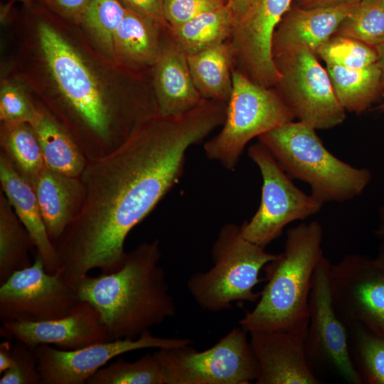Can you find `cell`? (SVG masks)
I'll use <instances>...</instances> for the list:
<instances>
[{
  "label": "cell",
  "instance_id": "39",
  "mask_svg": "<svg viewBox=\"0 0 384 384\" xmlns=\"http://www.w3.org/2000/svg\"><path fill=\"white\" fill-rule=\"evenodd\" d=\"M252 0H228L227 5L233 14L234 26L240 23L247 15Z\"/></svg>",
  "mask_w": 384,
  "mask_h": 384
},
{
  "label": "cell",
  "instance_id": "9",
  "mask_svg": "<svg viewBox=\"0 0 384 384\" xmlns=\"http://www.w3.org/2000/svg\"><path fill=\"white\" fill-rule=\"evenodd\" d=\"M316 53L293 46L273 55L281 75L274 87L294 118L316 129H329L346 119L326 69Z\"/></svg>",
  "mask_w": 384,
  "mask_h": 384
},
{
  "label": "cell",
  "instance_id": "35",
  "mask_svg": "<svg viewBox=\"0 0 384 384\" xmlns=\"http://www.w3.org/2000/svg\"><path fill=\"white\" fill-rule=\"evenodd\" d=\"M37 107L24 90L13 82H4L0 91V119L5 122H23L30 124Z\"/></svg>",
  "mask_w": 384,
  "mask_h": 384
},
{
  "label": "cell",
  "instance_id": "14",
  "mask_svg": "<svg viewBox=\"0 0 384 384\" xmlns=\"http://www.w3.org/2000/svg\"><path fill=\"white\" fill-rule=\"evenodd\" d=\"M182 338H162L148 331L136 339H117L66 351L41 344L35 348L41 384H84L111 359L144 348H166L191 344Z\"/></svg>",
  "mask_w": 384,
  "mask_h": 384
},
{
  "label": "cell",
  "instance_id": "31",
  "mask_svg": "<svg viewBox=\"0 0 384 384\" xmlns=\"http://www.w3.org/2000/svg\"><path fill=\"white\" fill-rule=\"evenodd\" d=\"M334 36L352 38L375 48L384 43V0H361Z\"/></svg>",
  "mask_w": 384,
  "mask_h": 384
},
{
  "label": "cell",
  "instance_id": "12",
  "mask_svg": "<svg viewBox=\"0 0 384 384\" xmlns=\"http://www.w3.org/2000/svg\"><path fill=\"white\" fill-rule=\"evenodd\" d=\"M331 265V262L323 256L314 273L309 299L307 358L311 367L312 363L325 364L347 383L361 384V378L350 353L347 328L333 303Z\"/></svg>",
  "mask_w": 384,
  "mask_h": 384
},
{
  "label": "cell",
  "instance_id": "27",
  "mask_svg": "<svg viewBox=\"0 0 384 384\" xmlns=\"http://www.w3.org/2000/svg\"><path fill=\"white\" fill-rule=\"evenodd\" d=\"M35 245L4 193L0 192V284L32 262Z\"/></svg>",
  "mask_w": 384,
  "mask_h": 384
},
{
  "label": "cell",
  "instance_id": "41",
  "mask_svg": "<svg viewBox=\"0 0 384 384\" xmlns=\"http://www.w3.org/2000/svg\"><path fill=\"white\" fill-rule=\"evenodd\" d=\"M13 361L12 346L9 341L0 343V373H4Z\"/></svg>",
  "mask_w": 384,
  "mask_h": 384
},
{
  "label": "cell",
  "instance_id": "43",
  "mask_svg": "<svg viewBox=\"0 0 384 384\" xmlns=\"http://www.w3.org/2000/svg\"><path fill=\"white\" fill-rule=\"evenodd\" d=\"M378 236L384 240V204L379 209V225L377 229Z\"/></svg>",
  "mask_w": 384,
  "mask_h": 384
},
{
  "label": "cell",
  "instance_id": "44",
  "mask_svg": "<svg viewBox=\"0 0 384 384\" xmlns=\"http://www.w3.org/2000/svg\"><path fill=\"white\" fill-rule=\"evenodd\" d=\"M376 260L384 268V242L381 245L380 247L378 255Z\"/></svg>",
  "mask_w": 384,
  "mask_h": 384
},
{
  "label": "cell",
  "instance_id": "45",
  "mask_svg": "<svg viewBox=\"0 0 384 384\" xmlns=\"http://www.w3.org/2000/svg\"><path fill=\"white\" fill-rule=\"evenodd\" d=\"M36 0H11L10 3L8 4V7H9L11 5H12L16 1H20L21 3H23L27 6H30L33 2H34Z\"/></svg>",
  "mask_w": 384,
  "mask_h": 384
},
{
  "label": "cell",
  "instance_id": "46",
  "mask_svg": "<svg viewBox=\"0 0 384 384\" xmlns=\"http://www.w3.org/2000/svg\"><path fill=\"white\" fill-rule=\"evenodd\" d=\"M383 95V97H384V90H383V95ZM382 108L384 109V104L383 105Z\"/></svg>",
  "mask_w": 384,
  "mask_h": 384
},
{
  "label": "cell",
  "instance_id": "8",
  "mask_svg": "<svg viewBox=\"0 0 384 384\" xmlns=\"http://www.w3.org/2000/svg\"><path fill=\"white\" fill-rule=\"evenodd\" d=\"M247 332L234 327L209 348L199 351L191 344L157 348L154 353L166 384H249L258 366Z\"/></svg>",
  "mask_w": 384,
  "mask_h": 384
},
{
  "label": "cell",
  "instance_id": "10",
  "mask_svg": "<svg viewBox=\"0 0 384 384\" xmlns=\"http://www.w3.org/2000/svg\"><path fill=\"white\" fill-rule=\"evenodd\" d=\"M248 156L261 173L262 194L257 210L240 225L241 231L245 238L265 248L288 224L314 215L324 204L297 188L262 143L251 145Z\"/></svg>",
  "mask_w": 384,
  "mask_h": 384
},
{
  "label": "cell",
  "instance_id": "32",
  "mask_svg": "<svg viewBox=\"0 0 384 384\" xmlns=\"http://www.w3.org/2000/svg\"><path fill=\"white\" fill-rule=\"evenodd\" d=\"M88 384H166L161 367L154 354L134 362L119 358L101 368L88 378Z\"/></svg>",
  "mask_w": 384,
  "mask_h": 384
},
{
  "label": "cell",
  "instance_id": "7",
  "mask_svg": "<svg viewBox=\"0 0 384 384\" xmlns=\"http://www.w3.org/2000/svg\"><path fill=\"white\" fill-rule=\"evenodd\" d=\"M232 78L223 127L203 146L208 159L230 171L235 169L251 139L294 119L274 87L261 85L234 68Z\"/></svg>",
  "mask_w": 384,
  "mask_h": 384
},
{
  "label": "cell",
  "instance_id": "6",
  "mask_svg": "<svg viewBox=\"0 0 384 384\" xmlns=\"http://www.w3.org/2000/svg\"><path fill=\"white\" fill-rule=\"evenodd\" d=\"M211 256L213 266L193 274L186 287L202 309L217 312L230 309L233 302H257L260 292L254 289L261 282L260 272L278 254L245 238L241 226L227 223L220 228Z\"/></svg>",
  "mask_w": 384,
  "mask_h": 384
},
{
  "label": "cell",
  "instance_id": "37",
  "mask_svg": "<svg viewBox=\"0 0 384 384\" xmlns=\"http://www.w3.org/2000/svg\"><path fill=\"white\" fill-rule=\"evenodd\" d=\"M124 6L167 28L163 14L164 0H121Z\"/></svg>",
  "mask_w": 384,
  "mask_h": 384
},
{
  "label": "cell",
  "instance_id": "21",
  "mask_svg": "<svg viewBox=\"0 0 384 384\" xmlns=\"http://www.w3.org/2000/svg\"><path fill=\"white\" fill-rule=\"evenodd\" d=\"M0 183L1 191L28 232L36 252L43 258L46 272L55 273L60 267V260L54 243L48 236L35 192L1 151Z\"/></svg>",
  "mask_w": 384,
  "mask_h": 384
},
{
  "label": "cell",
  "instance_id": "3",
  "mask_svg": "<svg viewBox=\"0 0 384 384\" xmlns=\"http://www.w3.org/2000/svg\"><path fill=\"white\" fill-rule=\"evenodd\" d=\"M161 257L159 240L144 242L127 253L117 271L86 274L76 282L80 299L98 311L109 341L136 339L176 314Z\"/></svg>",
  "mask_w": 384,
  "mask_h": 384
},
{
  "label": "cell",
  "instance_id": "15",
  "mask_svg": "<svg viewBox=\"0 0 384 384\" xmlns=\"http://www.w3.org/2000/svg\"><path fill=\"white\" fill-rule=\"evenodd\" d=\"M294 0H252L245 17L229 39L233 68L252 81L274 87L281 78L272 55L274 32Z\"/></svg>",
  "mask_w": 384,
  "mask_h": 384
},
{
  "label": "cell",
  "instance_id": "23",
  "mask_svg": "<svg viewBox=\"0 0 384 384\" xmlns=\"http://www.w3.org/2000/svg\"><path fill=\"white\" fill-rule=\"evenodd\" d=\"M164 28L127 7L114 36V58L132 68L154 66L161 51L160 31Z\"/></svg>",
  "mask_w": 384,
  "mask_h": 384
},
{
  "label": "cell",
  "instance_id": "16",
  "mask_svg": "<svg viewBox=\"0 0 384 384\" xmlns=\"http://www.w3.org/2000/svg\"><path fill=\"white\" fill-rule=\"evenodd\" d=\"M309 318L286 329L253 331L250 343L257 361L256 384H319L306 349Z\"/></svg>",
  "mask_w": 384,
  "mask_h": 384
},
{
  "label": "cell",
  "instance_id": "28",
  "mask_svg": "<svg viewBox=\"0 0 384 384\" xmlns=\"http://www.w3.org/2000/svg\"><path fill=\"white\" fill-rule=\"evenodd\" d=\"M1 151L30 185L46 166L36 135L30 124L1 123Z\"/></svg>",
  "mask_w": 384,
  "mask_h": 384
},
{
  "label": "cell",
  "instance_id": "13",
  "mask_svg": "<svg viewBox=\"0 0 384 384\" xmlns=\"http://www.w3.org/2000/svg\"><path fill=\"white\" fill-rule=\"evenodd\" d=\"M337 314L346 326L361 325L384 334V268L375 260L348 254L330 269Z\"/></svg>",
  "mask_w": 384,
  "mask_h": 384
},
{
  "label": "cell",
  "instance_id": "11",
  "mask_svg": "<svg viewBox=\"0 0 384 384\" xmlns=\"http://www.w3.org/2000/svg\"><path fill=\"white\" fill-rule=\"evenodd\" d=\"M80 302L76 287L61 270L47 272L36 252L31 265L0 284V320L3 324L56 319L69 314Z\"/></svg>",
  "mask_w": 384,
  "mask_h": 384
},
{
  "label": "cell",
  "instance_id": "24",
  "mask_svg": "<svg viewBox=\"0 0 384 384\" xmlns=\"http://www.w3.org/2000/svg\"><path fill=\"white\" fill-rule=\"evenodd\" d=\"M186 55L193 83L201 97L228 103L233 90V69L229 41Z\"/></svg>",
  "mask_w": 384,
  "mask_h": 384
},
{
  "label": "cell",
  "instance_id": "33",
  "mask_svg": "<svg viewBox=\"0 0 384 384\" xmlns=\"http://www.w3.org/2000/svg\"><path fill=\"white\" fill-rule=\"evenodd\" d=\"M326 63L348 68H362L378 60L375 47L361 41L341 36H333L316 52Z\"/></svg>",
  "mask_w": 384,
  "mask_h": 384
},
{
  "label": "cell",
  "instance_id": "22",
  "mask_svg": "<svg viewBox=\"0 0 384 384\" xmlns=\"http://www.w3.org/2000/svg\"><path fill=\"white\" fill-rule=\"evenodd\" d=\"M30 125L38 139L46 166L64 175L80 177L87 159L67 128L47 110L38 107Z\"/></svg>",
  "mask_w": 384,
  "mask_h": 384
},
{
  "label": "cell",
  "instance_id": "42",
  "mask_svg": "<svg viewBox=\"0 0 384 384\" xmlns=\"http://www.w3.org/2000/svg\"><path fill=\"white\" fill-rule=\"evenodd\" d=\"M375 48L377 50L378 55V63L382 71V79H383V88H384V43L377 46Z\"/></svg>",
  "mask_w": 384,
  "mask_h": 384
},
{
  "label": "cell",
  "instance_id": "4",
  "mask_svg": "<svg viewBox=\"0 0 384 384\" xmlns=\"http://www.w3.org/2000/svg\"><path fill=\"white\" fill-rule=\"evenodd\" d=\"M319 223H302L287 232L284 250L263 268L267 284L254 309L239 321L246 332L292 328L309 318L315 269L324 256Z\"/></svg>",
  "mask_w": 384,
  "mask_h": 384
},
{
  "label": "cell",
  "instance_id": "19",
  "mask_svg": "<svg viewBox=\"0 0 384 384\" xmlns=\"http://www.w3.org/2000/svg\"><path fill=\"white\" fill-rule=\"evenodd\" d=\"M356 4L307 9L292 4L274 32L272 55L293 46H303L316 54Z\"/></svg>",
  "mask_w": 384,
  "mask_h": 384
},
{
  "label": "cell",
  "instance_id": "20",
  "mask_svg": "<svg viewBox=\"0 0 384 384\" xmlns=\"http://www.w3.org/2000/svg\"><path fill=\"white\" fill-rule=\"evenodd\" d=\"M31 186L54 243L81 211L85 198L84 184L80 177L64 175L45 166Z\"/></svg>",
  "mask_w": 384,
  "mask_h": 384
},
{
  "label": "cell",
  "instance_id": "29",
  "mask_svg": "<svg viewBox=\"0 0 384 384\" xmlns=\"http://www.w3.org/2000/svg\"><path fill=\"white\" fill-rule=\"evenodd\" d=\"M346 328L351 359L361 383L384 384V334L361 325Z\"/></svg>",
  "mask_w": 384,
  "mask_h": 384
},
{
  "label": "cell",
  "instance_id": "36",
  "mask_svg": "<svg viewBox=\"0 0 384 384\" xmlns=\"http://www.w3.org/2000/svg\"><path fill=\"white\" fill-rule=\"evenodd\" d=\"M228 0H164L163 14L169 26L182 24L203 13L225 6Z\"/></svg>",
  "mask_w": 384,
  "mask_h": 384
},
{
  "label": "cell",
  "instance_id": "18",
  "mask_svg": "<svg viewBox=\"0 0 384 384\" xmlns=\"http://www.w3.org/2000/svg\"><path fill=\"white\" fill-rule=\"evenodd\" d=\"M154 99L162 116L183 113L204 99L196 89L187 55L166 30L161 51L154 65Z\"/></svg>",
  "mask_w": 384,
  "mask_h": 384
},
{
  "label": "cell",
  "instance_id": "26",
  "mask_svg": "<svg viewBox=\"0 0 384 384\" xmlns=\"http://www.w3.org/2000/svg\"><path fill=\"white\" fill-rule=\"evenodd\" d=\"M233 28V14L226 4L182 24L169 26L167 31L185 53L189 55L229 41Z\"/></svg>",
  "mask_w": 384,
  "mask_h": 384
},
{
  "label": "cell",
  "instance_id": "40",
  "mask_svg": "<svg viewBox=\"0 0 384 384\" xmlns=\"http://www.w3.org/2000/svg\"><path fill=\"white\" fill-rule=\"evenodd\" d=\"M361 0H294V3L296 2V4L294 5L301 8L307 9L358 3Z\"/></svg>",
  "mask_w": 384,
  "mask_h": 384
},
{
  "label": "cell",
  "instance_id": "25",
  "mask_svg": "<svg viewBox=\"0 0 384 384\" xmlns=\"http://www.w3.org/2000/svg\"><path fill=\"white\" fill-rule=\"evenodd\" d=\"M326 69L346 112L361 114L383 95L382 71L378 62L358 69L327 63Z\"/></svg>",
  "mask_w": 384,
  "mask_h": 384
},
{
  "label": "cell",
  "instance_id": "5",
  "mask_svg": "<svg viewBox=\"0 0 384 384\" xmlns=\"http://www.w3.org/2000/svg\"><path fill=\"white\" fill-rule=\"evenodd\" d=\"M292 178L306 183L322 204L345 202L360 196L372 179L370 170L357 168L331 154L316 133L301 122H289L257 137Z\"/></svg>",
  "mask_w": 384,
  "mask_h": 384
},
{
  "label": "cell",
  "instance_id": "34",
  "mask_svg": "<svg viewBox=\"0 0 384 384\" xmlns=\"http://www.w3.org/2000/svg\"><path fill=\"white\" fill-rule=\"evenodd\" d=\"M13 361L0 379V384H41L35 348L16 340L12 346Z\"/></svg>",
  "mask_w": 384,
  "mask_h": 384
},
{
  "label": "cell",
  "instance_id": "38",
  "mask_svg": "<svg viewBox=\"0 0 384 384\" xmlns=\"http://www.w3.org/2000/svg\"><path fill=\"white\" fill-rule=\"evenodd\" d=\"M50 11L64 18L78 23L88 0H39Z\"/></svg>",
  "mask_w": 384,
  "mask_h": 384
},
{
  "label": "cell",
  "instance_id": "17",
  "mask_svg": "<svg viewBox=\"0 0 384 384\" xmlns=\"http://www.w3.org/2000/svg\"><path fill=\"white\" fill-rule=\"evenodd\" d=\"M0 334L20 341L33 349L38 345L48 344L71 351L109 341L98 311L85 301H81L69 314L62 318L3 323Z\"/></svg>",
  "mask_w": 384,
  "mask_h": 384
},
{
  "label": "cell",
  "instance_id": "2",
  "mask_svg": "<svg viewBox=\"0 0 384 384\" xmlns=\"http://www.w3.org/2000/svg\"><path fill=\"white\" fill-rule=\"evenodd\" d=\"M38 35L47 66L62 96L58 112L87 160L120 146L153 114L151 106L110 100L77 50L48 22Z\"/></svg>",
  "mask_w": 384,
  "mask_h": 384
},
{
  "label": "cell",
  "instance_id": "30",
  "mask_svg": "<svg viewBox=\"0 0 384 384\" xmlns=\"http://www.w3.org/2000/svg\"><path fill=\"white\" fill-rule=\"evenodd\" d=\"M127 11L121 0H88L78 23L100 48L114 58V41Z\"/></svg>",
  "mask_w": 384,
  "mask_h": 384
},
{
  "label": "cell",
  "instance_id": "1",
  "mask_svg": "<svg viewBox=\"0 0 384 384\" xmlns=\"http://www.w3.org/2000/svg\"><path fill=\"white\" fill-rule=\"evenodd\" d=\"M223 102L203 100L183 113L156 114L120 146L87 160L81 211L54 242L65 278L75 286L88 272L117 271L127 256L124 242L183 174L187 150L222 126Z\"/></svg>",
  "mask_w": 384,
  "mask_h": 384
}]
</instances>
